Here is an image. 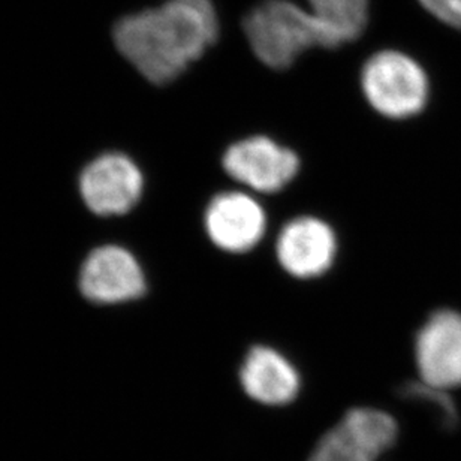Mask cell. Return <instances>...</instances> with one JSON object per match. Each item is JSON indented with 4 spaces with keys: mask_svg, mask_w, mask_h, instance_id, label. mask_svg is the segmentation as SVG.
<instances>
[{
    "mask_svg": "<svg viewBox=\"0 0 461 461\" xmlns=\"http://www.w3.org/2000/svg\"><path fill=\"white\" fill-rule=\"evenodd\" d=\"M113 38L147 81L169 85L218 41V13L212 0H165L120 18Z\"/></svg>",
    "mask_w": 461,
    "mask_h": 461,
    "instance_id": "obj_1",
    "label": "cell"
},
{
    "mask_svg": "<svg viewBox=\"0 0 461 461\" xmlns=\"http://www.w3.org/2000/svg\"><path fill=\"white\" fill-rule=\"evenodd\" d=\"M243 31L253 53L271 69H286L312 47H322L311 13L291 0H266L244 17Z\"/></svg>",
    "mask_w": 461,
    "mask_h": 461,
    "instance_id": "obj_2",
    "label": "cell"
},
{
    "mask_svg": "<svg viewBox=\"0 0 461 461\" xmlns=\"http://www.w3.org/2000/svg\"><path fill=\"white\" fill-rule=\"evenodd\" d=\"M361 90L377 114L406 120L426 108L430 85L417 60L402 51L382 50L364 63Z\"/></svg>",
    "mask_w": 461,
    "mask_h": 461,
    "instance_id": "obj_3",
    "label": "cell"
},
{
    "mask_svg": "<svg viewBox=\"0 0 461 461\" xmlns=\"http://www.w3.org/2000/svg\"><path fill=\"white\" fill-rule=\"evenodd\" d=\"M225 173L257 194H277L300 173V158L289 147L266 135L232 142L222 156Z\"/></svg>",
    "mask_w": 461,
    "mask_h": 461,
    "instance_id": "obj_4",
    "label": "cell"
},
{
    "mask_svg": "<svg viewBox=\"0 0 461 461\" xmlns=\"http://www.w3.org/2000/svg\"><path fill=\"white\" fill-rule=\"evenodd\" d=\"M399 426L390 413L350 409L316 444L309 461H376L394 447Z\"/></svg>",
    "mask_w": 461,
    "mask_h": 461,
    "instance_id": "obj_5",
    "label": "cell"
},
{
    "mask_svg": "<svg viewBox=\"0 0 461 461\" xmlns=\"http://www.w3.org/2000/svg\"><path fill=\"white\" fill-rule=\"evenodd\" d=\"M78 187L92 213L103 218L123 216L141 200L144 176L129 156L112 151L86 165Z\"/></svg>",
    "mask_w": 461,
    "mask_h": 461,
    "instance_id": "obj_6",
    "label": "cell"
},
{
    "mask_svg": "<svg viewBox=\"0 0 461 461\" xmlns=\"http://www.w3.org/2000/svg\"><path fill=\"white\" fill-rule=\"evenodd\" d=\"M78 286L87 302L122 304L140 300L147 293L146 273L128 249L105 244L86 258Z\"/></svg>",
    "mask_w": 461,
    "mask_h": 461,
    "instance_id": "obj_7",
    "label": "cell"
},
{
    "mask_svg": "<svg viewBox=\"0 0 461 461\" xmlns=\"http://www.w3.org/2000/svg\"><path fill=\"white\" fill-rule=\"evenodd\" d=\"M204 230L216 248L232 255H243L264 239L266 210L249 192H221L205 207Z\"/></svg>",
    "mask_w": 461,
    "mask_h": 461,
    "instance_id": "obj_8",
    "label": "cell"
},
{
    "mask_svg": "<svg viewBox=\"0 0 461 461\" xmlns=\"http://www.w3.org/2000/svg\"><path fill=\"white\" fill-rule=\"evenodd\" d=\"M338 250V235L333 228L316 216L291 219L276 240V258L295 279L324 276L333 267Z\"/></svg>",
    "mask_w": 461,
    "mask_h": 461,
    "instance_id": "obj_9",
    "label": "cell"
},
{
    "mask_svg": "<svg viewBox=\"0 0 461 461\" xmlns=\"http://www.w3.org/2000/svg\"><path fill=\"white\" fill-rule=\"evenodd\" d=\"M415 361L427 385L461 386V313L444 309L429 316L415 339Z\"/></svg>",
    "mask_w": 461,
    "mask_h": 461,
    "instance_id": "obj_10",
    "label": "cell"
},
{
    "mask_svg": "<svg viewBox=\"0 0 461 461\" xmlns=\"http://www.w3.org/2000/svg\"><path fill=\"white\" fill-rule=\"evenodd\" d=\"M240 384L244 393L258 403L285 406L297 399L302 377L291 359L271 346L249 349L240 367Z\"/></svg>",
    "mask_w": 461,
    "mask_h": 461,
    "instance_id": "obj_11",
    "label": "cell"
},
{
    "mask_svg": "<svg viewBox=\"0 0 461 461\" xmlns=\"http://www.w3.org/2000/svg\"><path fill=\"white\" fill-rule=\"evenodd\" d=\"M320 26L322 49L334 50L358 40L368 20V0H307Z\"/></svg>",
    "mask_w": 461,
    "mask_h": 461,
    "instance_id": "obj_12",
    "label": "cell"
},
{
    "mask_svg": "<svg viewBox=\"0 0 461 461\" xmlns=\"http://www.w3.org/2000/svg\"><path fill=\"white\" fill-rule=\"evenodd\" d=\"M422 6L440 22L461 29V0H420Z\"/></svg>",
    "mask_w": 461,
    "mask_h": 461,
    "instance_id": "obj_13",
    "label": "cell"
}]
</instances>
